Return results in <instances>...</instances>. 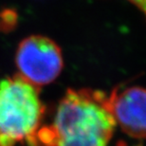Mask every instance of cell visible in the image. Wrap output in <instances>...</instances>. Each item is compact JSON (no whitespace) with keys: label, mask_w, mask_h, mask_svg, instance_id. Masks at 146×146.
<instances>
[{"label":"cell","mask_w":146,"mask_h":146,"mask_svg":"<svg viewBox=\"0 0 146 146\" xmlns=\"http://www.w3.org/2000/svg\"><path fill=\"white\" fill-rule=\"evenodd\" d=\"M106 99V93L98 90L68 89L53 123L38 129L35 146H107L116 122Z\"/></svg>","instance_id":"cell-1"},{"label":"cell","mask_w":146,"mask_h":146,"mask_svg":"<svg viewBox=\"0 0 146 146\" xmlns=\"http://www.w3.org/2000/svg\"><path fill=\"white\" fill-rule=\"evenodd\" d=\"M44 114L39 87L19 74L0 81V146H35Z\"/></svg>","instance_id":"cell-2"},{"label":"cell","mask_w":146,"mask_h":146,"mask_svg":"<svg viewBox=\"0 0 146 146\" xmlns=\"http://www.w3.org/2000/svg\"><path fill=\"white\" fill-rule=\"evenodd\" d=\"M19 75L37 87L57 79L64 60L61 48L53 40L43 35H31L21 41L15 53Z\"/></svg>","instance_id":"cell-3"},{"label":"cell","mask_w":146,"mask_h":146,"mask_svg":"<svg viewBox=\"0 0 146 146\" xmlns=\"http://www.w3.org/2000/svg\"><path fill=\"white\" fill-rule=\"evenodd\" d=\"M106 106L124 133L134 139L146 138V88L117 87L106 95Z\"/></svg>","instance_id":"cell-4"},{"label":"cell","mask_w":146,"mask_h":146,"mask_svg":"<svg viewBox=\"0 0 146 146\" xmlns=\"http://www.w3.org/2000/svg\"><path fill=\"white\" fill-rule=\"evenodd\" d=\"M128 1L132 2L134 5L137 6L144 13L146 17V0H128Z\"/></svg>","instance_id":"cell-5"}]
</instances>
